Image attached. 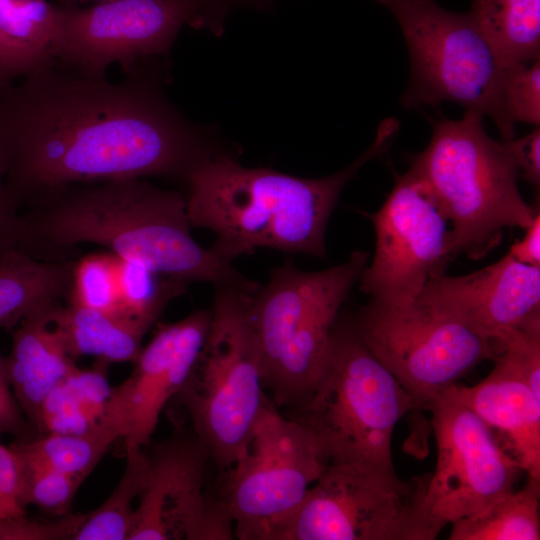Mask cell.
Instances as JSON below:
<instances>
[{
	"instance_id": "obj_18",
	"label": "cell",
	"mask_w": 540,
	"mask_h": 540,
	"mask_svg": "<svg viewBox=\"0 0 540 540\" xmlns=\"http://www.w3.org/2000/svg\"><path fill=\"white\" fill-rule=\"evenodd\" d=\"M494 361L493 370L478 384L455 383L447 389L505 436L523 472L540 479V397L510 366Z\"/></svg>"
},
{
	"instance_id": "obj_37",
	"label": "cell",
	"mask_w": 540,
	"mask_h": 540,
	"mask_svg": "<svg viewBox=\"0 0 540 540\" xmlns=\"http://www.w3.org/2000/svg\"><path fill=\"white\" fill-rule=\"evenodd\" d=\"M26 75L22 66L14 58L0 38V86L14 82Z\"/></svg>"
},
{
	"instance_id": "obj_13",
	"label": "cell",
	"mask_w": 540,
	"mask_h": 540,
	"mask_svg": "<svg viewBox=\"0 0 540 540\" xmlns=\"http://www.w3.org/2000/svg\"><path fill=\"white\" fill-rule=\"evenodd\" d=\"M437 462L426 486L424 509L437 537L452 522L471 516L514 490L517 460L493 430L446 388L430 404Z\"/></svg>"
},
{
	"instance_id": "obj_19",
	"label": "cell",
	"mask_w": 540,
	"mask_h": 540,
	"mask_svg": "<svg viewBox=\"0 0 540 540\" xmlns=\"http://www.w3.org/2000/svg\"><path fill=\"white\" fill-rule=\"evenodd\" d=\"M48 310L15 327L11 353L4 358L13 394L34 430L45 397L77 366L50 324Z\"/></svg>"
},
{
	"instance_id": "obj_30",
	"label": "cell",
	"mask_w": 540,
	"mask_h": 540,
	"mask_svg": "<svg viewBox=\"0 0 540 540\" xmlns=\"http://www.w3.org/2000/svg\"><path fill=\"white\" fill-rule=\"evenodd\" d=\"M495 356L526 382L540 397V312L534 313L495 340Z\"/></svg>"
},
{
	"instance_id": "obj_29",
	"label": "cell",
	"mask_w": 540,
	"mask_h": 540,
	"mask_svg": "<svg viewBox=\"0 0 540 540\" xmlns=\"http://www.w3.org/2000/svg\"><path fill=\"white\" fill-rule=\"evenodd\" d=\"M15 451V450H14ZM23 475V501L43 513L64 517L83 483L79 479L20 455Z\"/></svg>"
},
{
	"instance_id": "obj_9",
	"label": "cell",
	"mask_w": 540,
	"mask_h": 540,
	"mask_svg": "<svg viewBox=\"0 0 540 540\" xmlns=\"http://www.w3.org/2000/svg\"><path fill=\"white\" fill-rule=\"evenodd\" d=\"M430 473L328 464L278 540H433L424 498Z\"/></svg>"
},
{
	"instance_id": "obj_20",
	"label": "cell",
	"mask_w": 540,
	"mask_h": 540,
	"mask_svg": "<svg viewBox=\"0 0 540 540\" xmlns=\"http://www.w3.org/2000/svg\"><path fill=\"white\" fill-rule=\"evenodd\" d=\"M50 324L60 335L68 354L75 360L93 356L98 362H134L149 328L102 311L69 302L47 311Z\"/></svg>"
},
{
	"instance_id": "obj_25",
	"label": "cell",
	"mask_w": 540,
	"mask_h": 540,
	"mask_svg": "<svg viewBox=\"0 0 540 540\" xmlns=\"http://www.w3.org/2000/svg\"><path fill=\"white\" fill-rule=\"evenodd\" d=\"M117 440H121V432L105 413L103 421L87 432L47 433L15 440L10 446L26 458L84 482Z\"/></svg>"
},
{
	"instance_id": "obj_36",
	"label": "cell",
	"mask_w": 540,
	"mask_h": 540,
	"mask_svg": "<svg viewBox=\"0 0 540 540\" xmlns=\"http://www.w3.org/2000/svg\"><path fill=\"white\" fill-rule=\"evenodd\" d=\"M521 240L513 243L509 254L516 261L534 267H540V213L537 210L532 222L524 229Z\"/></svg>"
},
{
	"instance_id": "obj_2",
	"label": "cell",
	"mask_w": 540,
	"mask_h": 540,
	"mask_svg": "<svg viewBox=\"0 0 540 540\" xmlns=\"http://www.w3.org/2000/svg\"><path fill=\"white\" fill-rule=\"evenodd\" d=\"M398 130L397 120L385 119L355 161L316 179L207 154L184 177L189 223L213 232L210 248L230 262L258 248L325 259L326 227L342 189L365 163L388 149Z\"/></svg>"
},
{
	"instance_id": "obj_21",
	"label": "cell",
	"mask_w": 540,
	"mask_h": 540,
	"mask_svg": "<svg viewBox=\"0 0 540 540\" xmlns=\"http://www.w3.org/2000/svg\"><path fill=\"white\" fill-rule=\"evenodd\" d=\"M74 264L44 262L11 248L0 256V328L46 311L70 293Z\"/></svg>"
},
{
	"instance_id": "obj_16",
	"label": "cell",
	"mask_w": 540,
	"mask_h": 540,
	"mask_svg": "<svg viewBox=\"0 0 540 540\" xmlns=\"http://www.w3.org/2000/svg\"><path fill=\"white\" fill-rule=\"evenodd\" d=\"M210 310L159 324L133 362L129 377L112 388L107 413L121 431L124 451L149 445L161 413L185 384L206 338Z\"/></svg>"
},
{
	"instance_id": "obj_38",
	"label": "cell",
	"mask_w": 540,
	"mask_h": 540,
	"mask_svg": "<svg viewBox=\"0 0 540 540\" xmlns=\"http://www.w3.org/2000/svg\"><path fill=\"white\" fill-rule=\"evenodd\" d=\"M98 1L103 2V1H111V0H98Z\"/></svg>"
},
{
	"instance_id": "obj_28",
	"label": "cell",
	"mask_w": 540,
	"mask_h": 540,
	"mask_svg": "<svg viewBox=\"0 0 540 540\" xmlns=\"http://www.w3.org/2000/svg\"><path fill=\"white\" fill-rule=\"evenodd\" d=\"M69 294V302L126 320L120 312L116 256L110 252L92 253L74 264Z\"/></svg>"
},
{
	"instance_id": "obj_23",
	"label": "cell",
	"mask_w": 540,
	"mask_h": 540,
	"mask_svg": "<svg viewBox=\"0 0 540 540\" xmlns=\"http://www.w3.org/2000/svg\"><path fill=\"white\" fill-rule=\"evenodd\" d=\"M469 13L504 69L540 59V0H472Z\"/></svg>"
},
{
	"instance_id": "obj_3",
	"label": "cell",
	"mask_w": 540,
	"mask_h": 540,
	"mask_svg": "<svg viewBox=\"0 0 540 540\" xmlns=\"http://www.w3.org/2000/svg\"><path fill=\"white\" fill-rule=\"evenodd\" d=\"M38 232L55 246H103L120 258L188 285L207 282L254 293L259 285L191 234L185 198L143 178L71 185L47 195Z\"/></svg>"
},
{
	"instance_id": "obj_1",
	"label": "cell",
	"mask_w": 540,
	"mask_h": 540,
	"mask_svg": "<svg viewBox=\"0 0 540 540\" xmlns=\"http://www.w3.org/2000/svg\"><path fill=\"white\" fill-rule=\"evenodd\" d=\"M127 75L113 82L53 59L0 86V145L16 206L71 185L184 179L208 154L140 68Z\"/></svg>"
},
{
	"instance_id": "obj_22",
	"label": "cell",
	"mask_w": 540,
	"mask_h": 540,
	"mask_svg": "<svg viewBox=\"0 0 540 540\" xmlns=\"http://www.w3.org/2000/svg\"><path fill=\"white\" fill-rule=\"evenodd\" d=\"M107 366L98 361L90 369L76 366L55 386L41 404L35 425L37 435L79 434L98 426L112 392Z\"/></svg>"
},
{
	"instance_id": "obj_26",
	"label": "cell",
	"mask_w": 540,
	"mask_h": 540,
	"mask_svg": "<svg viewBox=\"0 0 540 540\" xmlns=\"http://www.w3.org/2000/svg\"><path fill=\"white\" fill-rule=\"evenodd\" d=\"M56 16L45 0H0V38L26 75L54 59Z\"/></svg>"
},
{
	"instance_id": "obj_11",
	"label": "cell",
	"mask_w": 540,
	"mask_h": 540,
	"mask_svg": "<svg viewBox=\"0 0 540 540\" xmlns=\"http://www.w3.org/2000/svg\"><path fill=\"white\" fill-rule=\"evenodd\" d=\"M354 325L371 353L408 392L414 410H428L442 391L495 356L491 339L418 299L393 305L370 301Z\"/></svg>"
},
{
	"instance_id": "obj_8",
	"label": "cell",
	"mask_w": 540,
	"mask_h": 540,
	"mask_svg": "<svg viewBox=\"0 0 540 540\" xmlns=\"http://www.w3.org/2000/svg\"><path fill=\"white\" fill-rule=\"evenodd\" d=\"M397 20L409 52L404 108L452 101L489 116L503 140L514 137L502 110L504 68L469 12L436 0H376Z\"/></svg>"
},
{
	"instance_id": "obj_33",
	"label": "cell",
	"mask_w": 540,
	"mask_h": 540,
	"mask_svg": "<svg viewBox=\"0 0 540 540\" xmlns=\"http://www.w3.org/2000/svg\"><path fill=\"white\" fill-rule=\"evenodd\" d=\"M3 434L12 435L16 440H25L37 435L13 394L5 360L0 354V437Z\"/></svg>"
},
{
	"instance_id": "obj_31",
	"label": "cell",
	"mask_w": 540,
	"mask_h": 540,
	"mask_svg": "<svg viewBox=\"0 0 540 540\" xmlns=\"http://www.w3.org/2000/svg\"><path fill=\"white\" fill-rule=\"evenodd\" d=\"M502 110L514 127L522 122L540 124V59L504 70Z\"/></svg>"
},
{
	"instance_id": "obj_6",
	"label": "cell",
	"mask_w": 540,
	"mask_h": 540,
	"mask_svg": "<svg viewBox=\"0 0 540 540\" xmlns=\"http://www.w3.org/2000/svg\"><path fill=\"white\" fill-rule=\"evenodd\" d=\"M414 403L371 353L354 323L336 325L324 369L293 418L313 436L326 464L395 470L392 437Z\"/></svg>"
},
{
	"instance_id": "obj_12",
	"label": "cell",
	"mask_w": 540,
	"mask_h": 540,
	"mask_svg": "<svg viewBox=\"0 0 540 540\" xmlns=\"http://www.w3.org/2000/svg\"><path fill=\"white\" fill-rule=\"evenodd\" d=\"M376 244L360 289L379 304H403L443 274L455 256L452 227L428 184L413 170L400 176L371 216Z\"/></svg>"
},
{
	"instance_id": "obj_32",
	"label": "cell",
	"mask_w": 540,
	"mask_h": 540,
	"mask_svg": "<svg viewBox=\"0 0 540 540\" xmlns=\"http://www.w3.org/2000/svg\"><path fill=\"white\" fill-rule=\"evenodd\" d=\"M26 518L20 459L11 446L0 442V525Z\"/></svg>"
},
{
	"instance_id": "obj_7",
	"label": "cell",
	"mask_w": 540,
	"mask_h": 540,
	"mask_svg": "<svg viewBox=\"0 0 540 540\" xmlns=\"http://www.w3.org/2000/svg\"><path fill=\"white\" fill-rule=\"evenodd\" d=\"M244 290L215 287L208 332L175 399L220 475L244 452L268 399L262 356Z\"/></svg>"
},
{
	"instance_id": "obj_24",
	"label": "cell",
	"mask_w": 540,
	"mask_h": 540,
	"mask_svg": "<svg viewBox=\"0 0 540 540\" xmlns=\"http://www.w3.org/2000/svg\"><path fill=\"white\" fill-rule=\"evenodd\" d=\"M540 479L529 477L517 491L451 523L450 540H539Z\"/></svg>"
},
{
	"instance_id": "obj_5",
	"label": "cell",
	"mask_w": 540,
	"mask_h": 540,
	"mask_svg": "<svg viewBox=\"0 0 540 540\" xmlns=\"http://www.w3.org/2000/svg\"><path fill=\"white\" fill-rule=\"evenodd\" d=\"M369 257L355 251L342 264L319 271L284 264L250 296L263 386L277 407L296 410L311 392L326 364L340 307Z\"/></svg>"
},
{
	"instance_id": "obj_17",
	"label": "cell",
	"mask_w": 540,
	"mask_h": 540,
	"mask_svg": "<svg viewBox=\"0 0 540 540\" xmlns=\"http://www.w3.org/2000/svg\"><path fill=\"white\" fill-rule=\"evenodd\" d=\"M417 299L493 341L540 312V267L522 264L506 254L469 274H443L430 280Z\"/></svg>"
},
{
	"instance_id": "obj_34",
	"label": "cell",
	"mask_w": 540,
	"mask_h": 540,
	"mask_svg": "<svg viewBox=\"0 0 540 540\" xmlns=\"http://www.w3.org/2000/svg\"><path fill=\"white\" fill-rule=\"evenodd\" d=\"M504 141L516 164L519 178L538 188L540 184L539 126L525 136Z\"/></svg>"
},
{
	"instance_id": "obj_14",
	"label": "cell",
	"mask_w": 540,
	"mask_h": 540,
	"mask_svg": "<svg viewBox=\"0 0 540 540\" xmlns=\"http://www.w3.org/2000/svg\"><path fill=\"white\" fill-rule=\"evenodd\" d=\"M208 0H111L86 8L57 7L55 60L105 75L118 63L128 74L140 61L169 51L181 28Z\"/></svg>"
},
{
	"instance_id": "obj_27",
	"label": "cell",
	"mask_w": 540,
	"mask_h": 540,
	"mask_svg": "<svg viewBox=\"0 0 540 540\" xmlns=\"http://www.w3.org/2000/svg\"><path fill=\"white\" fill-rule=\"evenodd\" d=\"M123 474L106 500L85 518L73 535V540H128L134 514L142 491L146 470L145 448L125 452Z\"/></svg>"
},
{
	"instance_id": "obj_10",
	"label": "cell",
	"mask_w": 540,
	"mask_h": 540,
	"mask_svg": "<svg viewBox=\"0 0 540 540\" xmlns=\"http://www.w3.org/2000/svg\"><path fill=\"white\" fill-rule=\"evenodd\" d=\"M327 464L308 429L267 399L219 499L240 540H278Z\"/></svg>"
},
{
	"instance_id": "obj_35",
	"label": "cell",
	"mask_w": 540,
	"mask_h": 540,
	"mask_svg": "<svg viewBox=\"0 0 540 540\" xmlns=\"http://www.w3.org/2000/svg\"><path fill=\"white\" fill-rule=\"evenodd\" d=\"M6 183V163L0 145V253L15 245L18 216Z\"/></svg>"
},
{
	"instance_id": "obj_4",
	"label": "cell",
	"mask_w": 540,
	"mask_h": 540,
	"mask_svg": "<svg viewBox=\"0 0 540 540\" xmlns=\"http://www.w3.org/2000/svg\"><path fill=\"white\" fill-rule=\"evenodd\" d=\"M413 169L430 187L452 227L455 255L480 259L507 228L525 229L537 210L521 196L516 164L504 140L485 131L483 115L467 109L459 120L434 124Z\"/></svg>"
},
{
	"instance_id": "obj_15",
	"label": "cell",
	"mask_w": 540,
	"mask_h": 540,
	"mask_svg": "<svg viewBox=\"0 0 540 540\" xmlns=\"http://www.w3.org/2000/svg\"><path fill=\"white\" fill-rule=\"evenodd\" d=\"M146 455L145 482L128 540L234 538L226 506L219 498L209 499L205 494L210 454L193 432L175 433L152 446Z\"/></svg>"
}]
</instances>
